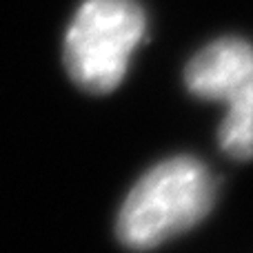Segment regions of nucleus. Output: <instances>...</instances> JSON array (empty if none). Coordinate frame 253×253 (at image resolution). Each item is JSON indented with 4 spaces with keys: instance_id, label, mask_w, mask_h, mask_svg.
I'll use <instances>...</instances> for the list:
<instances>
[{
    "instance_id": "1",
    "label": "nucleus",
    "mask_w": 253,
    "mask_h": 253,
    "mask_svg": "<svg viewBox=\"0 0 253 253\" xmlns=\"http://www.w3.org/2000/svg\"><path fill=\"white\" fill-rule=\"evenodd\" d=\"M215 200V180L200 160L180 156L138 180L118 215V238L129 249H153L191 231Z\"/></svg>"
},
{
    "instance_id": "3",
    "label": "nucleus",
    "mask_w": 253,
    "mask_h": 253,
    "mask_svg": "<svg viewBox=\"0 0 253 253\" xmlns=\"http://www.w3.org/2000/svg\"><path fill=\"white\" fill-rule=\"evenodd\" d=\"M184 83L193 96L227 102L220 147L236 160H253V44L242 38L207 44L189 60Z\"/></svg>"
},
{
    "instance_id": "2",
    "label": "nucleus",
    "mask_w": 253,
    "mask_h": 253,
    "mask_svg": "<svg viewBox=\"0 0 253 253\" xmlns=\"http://www.w3.org/2000/svg\"><path fill=\"white\" fill-rule=\"evenodd\" d=\"M144 29L147 18L138 0H84L65 38V62L74 83L91 93L114 91Z\"/></svg>"
}]
</instances>
